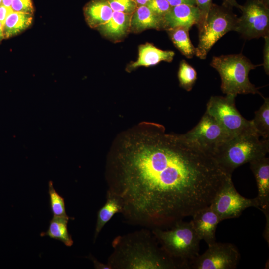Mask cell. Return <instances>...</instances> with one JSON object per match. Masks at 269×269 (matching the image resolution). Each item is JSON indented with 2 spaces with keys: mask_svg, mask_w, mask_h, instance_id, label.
<instances>
[{
  "mask_svg": "<svg viewBox=\"0 0 269 269\" xmlns=\"http://www.w3.org/2000/svg\"><path fill=\"white\" fill-rule=\"evenodd\" d=\"M230 177L183 134L150 122L120 133L106 160L107 191L120 200L121 213L151 229L170 228L210 205Z\"/></svg>",
  "mask_w": 269,
  "mask_h": 269,
  "instance_id": "cell-1",
  "label": "cell"
},
{
  "mask_svg": "<svg viewBox=\"0 0 269 269\" xmlns=\"http://www.w3.org/2000/svg\"><path fill=\"white\" fill-rule=\"evenodd\" d=\"M107 264L111 269H177L182 265L162 249L145 228L115 237Z\"/></svg>",
  "mask_w": 269,
  "mask_h": 269,
  "instance_id": "cell-2",
  "label": "cell"
},
{
  "mask_svg": "<svg viewBox=\"0 0 269 269\" xmlns=\"http://www.w3.org/2000/svg\"><path fill=\"white\" fill-rule=\"evenodd\" d=\"M259 137L254 134L234 136L217 148L211 156L220 168L231 176L239 166L265 156L269 152V139Z\"/></svg>",
  "mask_w": 269,
  "mask_h": 269,
  "instance_id": "cell-3",
  "label": "cell"
},
{
  "mask_svg": "<svg viewBox=\"0 0 269 269\" xmlns=\"http://www.w3.org/2000/svg\"><path fill=\"white\" fill-rule=\"evenodd\" d=\"M151 231L161 247L171 258L179 263L183 269L198 255L201 240L191 221L180 220L168 228H154Z\"/></svg>",
  "mask_w": 269,
  "mask_h": 269,
  "instance_id": "cell-4",
  "label": "cell"
},
{
  "mask_svg": "<svg viewBox=\"0 0 269 269\" xmlns=\"http://www.w3.org/2000/svg\"><path fill=\"white\" fill-rule=\"evenodd\" d=\"M211 66L219 73L221 79V89L226 95L262 94L249 79L250 71L255 65L242 54L214 56ZM263 97V96H262Z\"/></svg>",
  "mask_w": 269,
  "mask_h": 269,
  "instance_id": "cell-5",
  "label": "cell"
},
{
  "mask_svg": "<svg viewBox=\"0 0 269 269\" xmlns=\"http://www.w3.org/2000/svg\"><path fill=\"white\" fill-rule=\"evenodd\" d=\"M228 7L212 4L206 16L198 23L199 42L195 55L205 59L215 43L227 32L235 31L238 18Z\"/></svg>",
  "mask_w": 269,
  "mask_h": 269,
  "instance_id": "cell-6",
  "label": "cell"
},
{
  "mask_svg": "<svg viewBox=\"0 0 269 269\" xmlns=\"http://www.w3.org/2000/svg\"><path fill=\"white\" fill-rule=\"evenodd\" d=\"M235 97L231 95L212 96L206 112L214 117L232 137L244 134L258 135L252 120L246 119L237 109Z\"/></svg>",
  "mask_w": 269,
  "mask_h": 269,
  "instance_id": "cell-7",
  "label": "cell"
},
{
  "mask_svg": "<svg viewBox=\"0 0 269 269\" xmlns=\"http://www.w3.org/2000/svg\"><path fill=\"white\" fill-rule=\"evenodd\" d=\"M183 134L210 155L220 146L232 138L216 119L207 112L196 126Z\"/></svg>",
  "mask_w": 269,
  "mask_h": 269,
  "instance_id": "cell-8",
  "label": "cell"
},
{
  "mask_svg": "<svg viewBox=\"0 0 269 269\" xmlns=\"http://www.w3.org/2000/svg\"><path fill=\"white\" fill-rule=\"evenodd\" d=\"M235 31L244 38L251 39L269 35V10L257 0H247L240 6Z\"/></svg>",
  "mask_w": 269,
  "mask_h": 269,
  "instance_id": "cell-9",
  "label": "cell"
},
{
  "mask_svg": "<svg viewBox=\"0 0 269 269\" xmlns=\"http://www.w3.org/2000/svg\"><path fill=\"white\" fill-rule=\"evenodd\" d=\"M210 206L221 221L237 218L246 209L259 208L257 198H247L240 194L235 188L231 177H229L214 197Z\"/></svg>",
  "mask_w": 269,
  "mask_h": 269,
  "instance_id": "cell-10",
  "label": "cell"
},
{
  "mask_svg": "<svg viewBox=\"0 0 269 269\" xmlns=\"http://www.w3.org/2000/svg\"><path fill=\"white\" fill-rule=\"evenodd\" d=\"M190 264L193 269H234L240 259L238 249L230 243L214 242Z\"/></svg>",
  "mask_w": 269,
  "mask_h": 269,
  "instance_id": "cell-11",
  "label": "cell"
},
{
  "mask_svg": "<svg viewBox=\"0 0 269 269\" xmlns=\"http://www.w3.org/2000/svg\"><path fill=\"white\" fill-rule=\"evenodd\" d=\"M201 19V12L196 6L181 4L172 6L163 18V29L167 30L183 27L190 29L193 25H198Z\"/></svg>",
  "mask_w": 269,
  "mask_h": 269,
  "instance_id": "cell-12",
  "label": "cell"
},
{
  "mask_svg": "<svg viewBox=\"0 0 269 269\" xmlns=\"http://www.w3.org/2000/svg\"><path fill=\"white\" fill-rule=\"evenodd\" d=\"M256 181L259 207L264 214L269 213V159L266 156L249 162Z\"/></svg>",
  "mask_w": 269,
  "mask_h": 269,
  "instance_id": "cell-13",
  "label": "cell"
},
{
  "mask_svg": "<svg viewBox=\"0 0 269 269\" xmlns=\"http://www.w3.org/2000/svg\"><path fill=\"white\" fill-rule=\"evenodd\" d=\"M192 217L191 221L200 239L208 245L215 242L217 227L221 221L211 206L198 210Z\"/></svg>",
  "mask_w": 269,
  "mask_h": 269,
  "instance_id": "cell-14",
  "label": "cell"
},
{
  "mask_svg": "<svg viewBox=\"0 0 269 269\" xmlns=\"http://www.w3.org/2000/svg\"><path fill=\"white\" fill-rule=\"evenodd\" d=\"M138 51L137 60L128 65L127 71L131 72L140 66L155 65L161 61L170 62L175 55L172 51L162 50L149 43L140 45Z\"/></svg>",
  "mask_w": 269,
  "mask_h": 269,
  "instance_id": "cell-15",
  "label": "cell"
},
{
  "mask_svg": "<svg viewBox=\"0 0 269 269\" xmlns=\"http://www.w3.org/2000/svg\"><path fill=\"white\" fill-rule=\"evenodd\" d=\"M148 29H163V18L154 13L146 5L138 6L132 14L130 30L139 32Z\"/></svg>",
  "mask_w": 269,
  "mask_h": 269,
  "instance_id": "cell-16",
  "label": "cell"
},
{
  "mask_svg": "<svg viewBox=\"0 0 269 269\" xmlns=\"http://www.w3.org/2000/svg\"><path fill=\"white\" fill-rule=\"evenodd\" d=\"M131 16L124 13L113 11L110 19L97 28L106 37L113 40H119L130 30Z\"/></svg>",
  "mask_w": 269,
  "mask_h": 269,
  "instance_id": "cell-17",
  "label": "cell"
},
{
  "mask_svg": "<svg viewBox=\"0 0 269 269\" xmlns=\"http://www.w3.org/2000/svg\"><path fill=\"white\" fill-rule=\"evenodd\" d=\"M113 12L107 0H93L84 9L86 21L92 28H98L106 23Z\"/></svg>",
  "mask_w": 269,
  "mask_h": 269,
  "instance_id": "cell-18",
  "label": "cell"
},
{
  "mask_svg": "<svg viewBox=\"0 0 269 269\" xmlns=\"http://www.w3.org/2000/svg\"><path fill=\"white\" fill-rule=\"evenodd\" d=\"M122 210V206L119 199L115 195L107 191L106 202L97 212L93 238L94 242H95L104 226L115 214L118 213H121Z\"/></svg>",
  "mask_w": 269,
  "mask_h": 269,
  "instance_id": "cell-19",
  "label": "cell"
},
{
  "mask_svg": "<svg viewBox=\"0 0 269 269\" xmlns=\"http://www.w3.org/2000/svg\"><path fill=\"white\" fill-rule=\"evenodd\" d=\"M70 217L53 216L50 221L48 229L40 233V236H48L62 242L65 246L71 247L73 244L71 235L68 232L67 224Z\"/></svg>",
  "mask_w": 269,
  "mask_h": 269,
  "instance_id": "cell-20",
  "label": "cell"
},
{
  "mask_svg": "<svg viewBox=\"0 0 269 269\" xmlns=\"http://www.w3.org/2000/svg\"><path fill=\"white\" fill-rule=\"evenodd\" d=\"M32 14L13 11L6 18L3 25L4 38L15 36L29 27L32 22Z\"/></svg>",
  "mask_w": 269,
  "mask_h": 269,
  "instance_id": "cell-21",
  "label": "cell"
},
{
  "mask_svg": "<svg viewBox=\"0 0 269 269\" xmlns=\"http://www.w3.org/2000/svg\"><path fill=\"white\" fill-rule=\"evenodd\" d=\"M189 29L178 27L167 30L169 37L175 46L188 58H192L195 55V48L189 35Z\"/></svg>",
  "mask_w": 269,
  "mask_h": 269,
  "instance_id": "cell-22",
  "label": "cell"
},
{
  "mask_svg": "<svg viewBox=\"0 0 269 269\" xmlns=\"http://www.w3.org/2000/svg\"><path fill=\"white\" fill-rule=\"evenodd\" d=\"M264 98V103L255 112V117L252 120L253 126L260 137L264 139L269 138V99Z\"/></svg>",
  "mask_w": 269,
  "mask_h": 269,
  "instance_id": "cell-23",
  "label": "cell"
},
{
  "mask_svg": "<svg viewBox=\"0 0 269 269\" xmlns=\"http://www.w3.org/2000/svg\"><path fill=\"white\" fill-rule=\"evenodd\" d=\"M178 78L180 86L187 91H190L196 81L197 72L192 66L183 60L180 63Z\"/></svg>",
  "mask_w": 269,
  "mask_h": 269,
  "instance_id": "cell-24",
  "label": "cell"
},
{
  "mask_svg": "<svg viewBox=\"0 0 269 269\" xmlns=\"http://www.w3.org/2000/svg\"><path fill=\"white\" fill-rule=\"evenodd\" d=\"M48 194L50 210L53 216L68 217L66 212L64 198L56 191L52 181L48 182Z\"/></svg>",
  "mask_w": 269,
  "mask_h": 269,
  "instance_id": "cell-25",
  "label": "cell"
},
{
  "mask_svg": "<svg viewBox=\"0 0 269 269\" xmlns=\"http://www.w3.org/2000/svg\"><path fill=\"white\" fill-rule=\"evenodd\" d=\"M113 11H118L132 15L138 5L133 0H107Z\"/></svg>",
  "mask_w": 269,
  "mask_h": 269,
  "instance_id": "cell-26",
  "label": "cell"
},
{
  "mask_svg": "<svg viewBox=\"0 0 269 269\" xmlns=\"http://www.w3.org/2000/svg\"><path fill=\"white\" fill-rule=\"evenodd\" d=\"M146 6L154 13L162 18L171 8L166 0H151Z\"/></svg>",
  "mask_w": 269,
  "mask_h": 269,
  "instance_id": "cell-27",
  "label": "cell"
},
{
  "mask_svg": "<svg viewBox=\"0 0 269 269\" xmlns=\"http://www.w3.org/2000/svg\"><path fill=\"white\" fill-rule=\"evenodd\" d=\"M11 7L13 11L33 14L32 0H13Z\"/></svg>",
  "mask_w": 269,
  "mask_h": 269,
  "instance_id": "cell-28",
  "label": "cell"
},
{
  "mask_svg": "<svg viewBox=\"0 0 269 269\" xmlns=\"http://www.w3.org/2000/svg\"><path fill=\"white\" fill-rule=\"evenodd\" d=\"M265 43L263 48V66L266 73L269 74V35L263 37Z\"/></svg>",
  "mask_w": 269,
  "mask_h": 269,
  "instance_id": "cell-29",
  "label": "cell"
},
{
  "mask_svg": "<svg viewBox=\"0 0 269 269\" xmlns=\"http://www.w3.org/2000/svg\"><path fill=\"white\" fill-rule=\"evenodd\" d=\"M212 0H196V6L199 8L202 14L201 20L206 16L209 11L212 4Z\"/></svg>",
  "mask_w": 269,
  "mask_h": 269,
  "instance_id": "cell-30",
  "label": "cell"
},
{
  "mask_svg": "<svg viewBox=\"0 0 269 269\" xmlns=\"http://www.w3.org/2000/svg\"><path fill=\"white\" fill-rule=\"evenodd\" d=\"M12 12L11 7L6 6L3 4L0 5V22L3 26L7 16Z\"/></svg>",
  "mask_w": 269,
  "mask_h": 269,
  "instance_id": "cell-31",
  "label": "cell"
},
{
  "mask_svg": "<svg viewBox=\"0 0 269 269\" xmlns=\"http://www.w3.org/2000/svg\"><path fill=\"white\" fill-rule=\"evenodd\" d=\"M87 258L90 259L92 261L95 269H111V268L107 263L104 264L99 261L95 257H94L91 254L89 255Z\"/></svg>",
  "mask_w": 269,
  "mask_h": 269,
  "instance_id": "cell-32",
  "label": "cell"
},
{
  "mask_svg": "<svg viewBox=\"0 0 269 269\" xmlns=\"http://www.w3.org/2000/svg\"><path fill=\"white\" fill-rule=\"evenodd\" d=\"M171 7L181 4L196 6V0H166Z\"/></svg>",
  "mask_w": 269,
  "mask_h": 269,
  "instance_id": "cell-33",
  "label": "cell"
},
{
  "mask_svg": "<svg viewBox=\"0 0 269 269\" xmlns=\"http://www.w3.org/2000/svg\"><path fill=\"white\" fill-rule=\"evenodd\" d=\"M224 6L228 7H235L240 8L241 5L238 4L236 0H223Z\"/></svg>",
  "mask_w": 269,
  "mask_h": 269,
  "instance_id": "cell-34",
  "label": "cell"
},
{
  "mask_svg": "<svg viewBox=\"0 0 269 269\" xmlns=\"http://www.w3.org/2000/svg\"><path fill=\"white\" fill-rule=\"evenodd\" d=\"M134 0L136 3V4H137V5L138 6V5H139V6L146 5L151 0Z\"/></svg>",
  "mask_w": 269,
  "mask_h": 269,
  "instance_id": "cell-35",
  "label": "cell"
},
{
  "mask_svg": "<svg viewBox=\"0 0 269 269\" xmlns=\"http://www.w3.org/2000/svg\"><path fill=\"white\" fill-rule=\"evenodd\" d=\"M4 38L3 34V26L0 22V42Z\"/></svg>",
  "mask_w": 269,
  "mask_h": 269,
  "instance_id": "cell-36",
  "label": "cell"
},
{
  "mask_svg": "<svg viewBox=\"0 0 269 269\" xmlns=\"http://www.w3.org/2000/svg\"><path fill=\"white\" fill-rule=\"evenodd\" d=\"M13 0H2V4L8 7H10Z\"/></svg>",
  "mask_w": 269,
  "mask_h": 269,
  "instance_id": "cell-37",
  "label": "cell"
},
{
  "mask_svg": "<svg viewBox=\"0 0 269 269\" xmlns=\"http://www.w3.org/2000/svg\"><path fill=\"white\" fill-rule=\"evenodd\" d=\"M262 4H263L265 7L269 8V0H257Z\"/></svg>",
  "mask_w": 269,
  "mask_h": 269,
  "instance_id": "cell-38",
  "label": "cell"
},
{
  "mask_svg": "<svg viewBox=\"0 0 269 269\" xmlns=\"http://www.w3.org/2000/svg\"><path fill=\"white\" fill-rule=\"evenodd\" d=\"M2 3V0H0V5Z\"/></svg>",
  "mask_w": 269,
  "mask_h": 269,
  "instance_id": "cell-39",
  "label": "cell"
}]
</instances>
